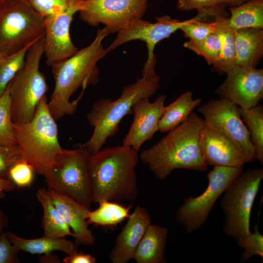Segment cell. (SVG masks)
Wrapping results in <instances>:
<instances>
[{"label": "cell", "instance_id": "2e32d148", "mask_svg": "<svg viewBox=\"0 0 263 263\" xmlns=\"http://www.w3.org/2000/svg\"><path fill=\"white\" fill-rule=\"evenodd\" d=\"M166 96L161 94L153 102L149 98L144 97L133 106L134 118L122 145L138 152L142 144L151 140L158 131L160 119L165 108Z\"/></svg>", "mask_w": 263, "mask_h": 263}, {"label": "cell", "instance_id": "ba28073f", "mask_svg": "<svg viewBox=\"0 0 263 263\" xmlns=\"http://www.w3.org/2000/svg\"><path fill=\"white\" fill-rule=\"evenodd\" d=\"M44 35V19L25 0H9L0 6V56L14 55Z\"/></svg>", "mask_w": 263, "mask_h": 263}, {"label": "cell", "instance_id": "484cf974", "mask_svg": "<svg viewBox=\"0 0 263 263\" xmlns=\"http://www.w3.org/2000/svg\"><path fill=\"white\" fill-rule=\"evenodd\" d=\"M229 26L234 30L254 28L263 29V0H249L229 8Z\"/></svg>", "mask_w": 263, "mask_h": 263}, {"label": "cell", "instance_id": "4dcf8cb0", "mask_svg": "<svg viewBox=\"0 0 263 263\" xmlns=\"http://www.w3.org/2000/svg\"><path fill=\"white\" fill-rule=\"evenodd\" d=\"M11 114V98L8 89L0 97V144L17 148V141Z\"/></svg>", "mask_w": 263, "mask_h": 263}, {"label": "cell", "instance_id": "44dd1931", "mask_svg": "<svg viewBox=\"0 0 263 263\" xmlns=\"http://www.w3.org/2000/svg\"><path fill=\"white\" fill-rule=\"evenodd\" d=\"M168 229L149 225L138 244L133 259L137 263H164Z\"/></svg>", "mask_w": 263, "mask_h": 263}, {"label": "cell", "instance_id": "836d02e7", "mask_svg": "<svg viewBox=\"0 0 263 263\" xmlns=\"http://www.w3.org/2000/svg\"><path fill=\"white\" fill-rule=\"evenodd\" d=\"M44 19L59 14L68 9L75 0H25Z\"/></svg>", "mask_w": 263, "mask_h": 263}, {"label": "cell", "instance_id": "3957f363", "mask_svg": "<svg viewBox=\"0 0 263 263\" xmlns=\"http://www.w3.org/2000/svg\"><path fill=\"white\" fill-rule=\"evenodd\" d=\"M204 126L203 119L192 112L158 142L143 150L139 155V159L161 180L175 169L206 171L208 166L199 146L200 135Z\"/></svg>", "mask_w": 263, "mask_h": 263}, {"label": "cell", "instance_id": "4fadbf2b", "mask_svg": "<svg viewBox=\"0 0 263 263\" xmlns=\"http://www.w3.org/2000/svg\"><path fill=\"white\" fill-rule=\"evenodd\" d=\"M192 19L180 21L167 15L157 17L155 22H150L142 18L134 19L126 28L117 33L116 38L106 49V53L107 54L130 41L140 40L146 44L148 57L144 66H149L156 59L154 54L156 44L180 29L181 27L191 21Z\"/></svg>", "mask_w": 263, "mask_h": 263}, {"label": "cell", "instance_id": "ac0fdd59", "mask_svg": "<svg viewBox=\"0 0 263 263\" xmlns=\"http://www.w3.org/2000/svg\"><path fill=\"white\" fill-rule=\"evenodd\" d=\"M120 232L109 258L113 263H127L133 259L135 249L146 229L151 224L149 212L137 206Z\"/></svg>", "mask_w": 263, "mask_h": 263}, {"label": "cell", "instance_id": "ee69618b", "mask_svg": "<svg viewBox=\"0 0 263 263\" xmlns=\"http://www.w3.org/2000/svg\"><path fill=\"white\" fill-rule=\"evenodd\" d=\"M9 0H0V6L7 2Z\"/></svg>", "mask_w": 263, "mask_h": 263}, {"label": "cell", "instance_id": "52a82bcc", "mask_svg": "<svg viewBox=\"0 0 263 263\" xmlns=\"http://www.w3.org/2000/svg\"><path fill=\"white\" fill-rule=\"evenodd\" d=\"M263 179V169L256 168L242 172L226 188L220 201L225 215L223 230L238 240L251 233V211Z\"/></svg>", "mask_w": 263, "mask_h": 263}, {"label": "cell", "instance_id": "d590c367", "mask_svg": "<svg viewBox=\"0 0 263 263\" xmlns=\"http://www.w3.org/2000/svg\"><path fill=\"white\" fill-rule=\"evenodd\" d=\"M20 160H23L17 147L11 148L0 144V178L8 179V173L10 167Z\"/></svg>", "mask_w": 263, "mask_h": 263}, {"label": "cell", "instance_id": "ffe728a7", "mask_svg": "<svg viewBox=\"0 0 263 263\" xmlns=\"http://www.w3.org/2000/svg\"><path fill=\"white\" fill-rule=\"evenodd\" d=\"M236 65L256 67L263 56V29L234 30Z\"/></svg>", "mask_w": 263, "mask_h": 263}, {"label": "cell", "instance_id": "83f0119b", "mask_svg": "<svg viewBox=\"0 0 263 263\" xmlns=\"http://www.w3.org/2000/svg\"><path fill=\"white\" fill-rule=\"evenodd\" d=\"M242 119L255 148L256 159L263 164V107L257 106L248 110L239 108Z\"/></svg>", "mask_w": 263, "mask_h": 263}, {"label": "cell", "instance_id": "7bdbcfd3", "mask_svg": "<svg viewBox=\"0 0 263 263\" xmlns=\"http://www.w3.org/2000/svg\"><path fill=\"white\" fill-rule=\"evenodd\" d=\"M230 0V6H236L239 5L249 0Z\"/></svg>", "mask_w": 263, "mask_h": 263}, {"label": "cell", "instance_id": "1f68e13d", "mask_svg": "<svg viewBox=\"0 0 263 263\" xmlns=\"http://www.w3.org/2000/svg\"><path fill=\"white\" fill-rule=\"evenodd\" d=\"M30 47L3 58L0 62V97L4 93L9 83L23 66L27 50Z\"/></svg>", "mask_w": 263, "mask_h": 263}, {"label": "cell", "instance_id": "d6a6232c", "mask_svg": "<svg viewBox=\"0 0 263 263\" xmlns=\"http://www.w3.org/2000/svg\"><path fill=\"white\" fill-rule=\"evenodd\" d=\"M254 232L236 241L238 245L244 249L239 258L241 263H245L257 255L263 258V236L259 230L258 223L254 225Z\"/></svg>", "mask_w": 263, "mask_h": 263}, {"label": "cell", "instance_id": "6da1fadb", "mask_svg": "<svg viewBox=\"0 0 263 263\" xmlns=\"http://www.w3.org/2000/svg\"><path fill=\"white\" fill-rule=\"evenodd\" d=\"M109 34L106 27L99 29L89 45L51 66L55 87L48 105L56 121L75 112L79 100L71 102L70 98L80 87H82L84 91L89 85L98 82L97 63L106 55L103 40Z\"/></svg>", "mask_w": 263, "mask_h": 263}, {"label": "cell", "instance_id": "cb8c5ba5", "mask_svg": "<svg viewBox=\"0 0 263 263\" xmlns=\"http://www.w3.org/2000/svg\"><path fill=\"white\" fill-rule=\"evenodd\" d=\"M36 196L43 209L41 223L44 235L53 238L73 236L70 228L54 204L47 188L43 187L38 189Z\"/></svg>", "mask_w": 263, "mask_h": 263}, {"label": "cell", "instance_id": "277c9868", "mask_svg": "<svg viewBox=\"0 0 263 263\" xmlns=\"http://www.w3.org/2000/svg\"><path fill=\"white\" fill-rule=\"evenodd\" d=\"M156 63L143 67L141 77L124 86L117 99L102 98L93 103L86 116L94 128L93 133L87 141L77 144L76 147L85 148L90 154L98 151L107 140L118 132L123 118L133 113L134 104L142 98H150L156 93L160 87V77L155 72Z\"/></svg>", "mask_w": 263, "mask_h": 263}, {"label": "cell", "instance_id": "5b68a950", "mask_svg": "<svg viewBox=\"0 0 263 263\" xmlns=\"http://www.w3.org/2000/svg\"><path fill=\"white\" fill-rule=\"evenodd\" d=\"M13 125L22 159L31 166L35 173L44 176L62 149L56 120L50 113L46 96L39 103L31 120Z\"/></svg>", "mask_w": 263, "mask_h": 263}, {"label": "cell", "instance_id": "7402d4cb", "mask_svg": "<svg viewBox=\"0 0 263 263\" xmlns=\"http://www.w3.org/2000/svg\"><path fill=\"white\" fill-rule=\"evenodd\" d=\"M226 5L215 6L212 12L221 41L219 59L213 69L222 74H226L236 65L234 30L229 25V16L225 10Z\"/></svg>", "mask_w": 263, "mask_h": 263}, {"label": "cell", "instance_id": "60d3db41", "mask_svg": "<svg viewBox=\"0 0 263 263\" xmlns=\"http://www.w3.org/2000/svg\"><path fill=\"white\" fill-rule=\"evenodd\" d=\"M38 260L41 263H60V261L56 254L53 252L42 254L38 258Z\"/></svg>", "mask_w": 263, "mask_h": 263}, {"label": "cell", "instance_id": "b9f144b4", "mask_svg": "<svg viewBox=\"0 0 263 263\" xmlns=\"http://www.w3.org/2000/svg\"><path fill=\"white\" fill-rule=\"evenodd\" d=\"M9 220L0 206V237L4 232V229L7 227Z\"/></svg>", "mask_w": 263, "mask_h": 263}, {"label": "cell", "instance_id": "f1b7e54d", "mask_svg": "<svg viewBox=\"0 0 263 263\" xmlns=\"http://www.w3.org/2000/svg\"><path fill=\"white\" fill-rule=\"evenodd\" d=\"M198 11V15L180 28L186 37L193 41L202 40L217 31L216 22L214 20L212 22L203 21L207 17L212 16L211 7Z\"/></svg>", "mask_w": 263, "mask_h": 263}, {"label": "cell", "instance_id": "4316f807", "mask_svg": "<svg viewBox=\"0 0 263 263\" xmlns=\"http://www.w3.org/2000/svg\"><path fill=\"white\" fill-rule=\"evenodd\" d=\"M96 209L89 212L87 222L103 226H113L129 216L131 207H126L114 201L104 200L98 203Z\"/></svg>", "mask_w": 263, "mask_h": 263}, {"label": "cell", "instance_id": "8992f818", "mask_svg": "<svg viewBox=\"0 0 263 263\" xmlns=\"http://www.w3.org/2000/svg\"><path fill=\"white\" fill-rule=\"evenodd\" d=\"M43 41L44 36L29 48L23 66L7 86L13 123L31 120L39 103L48 90L45 77L39 71L44 54Z\"/></svg>", "mask_w": 263, "mask_h": 263}, {"label": "cell", "instance_id": "d6986e66", "mask_svg": "<svg viewBox=\"0 0 263 263\" xmlns=\"http://www.w3.org/2000/svg\"><path fill=\"white\" fill-rule=\"evenodd\" d=\"M47 191L73 232L75 244L77 245L92 246L95 238L87 222L90 209L67 195L49 189Z\"/></svg>", "mask_w": 263, "mask_h": 263}, {"label": "cell", "instance_id": "e575fe53", "mask_svg": "<svg viewBox=\"0 0 263 263\" xmlns=\"http://www.w3.org/2000/svg\"><path fill=\"white\" fill-rule=\"evenodd\" d=\"M34 171L26 162L20 160L15 163L10 168L8 179L19 188L29 187L34 178Z\"/></svg>", "mask_w": 263, "mask_h": 263}, {"label": "cell", "instance_id": "8fae6325", "mask_svg": "<svg viewBox=\"0 0 263 263\" xmlns=\"http://www.w3.org/2000/svg\"><path fill=\"white\" fill-rule=\"evenodd\" d=\"M148 0H83L80 19L91 26L104 24L110 33H117L133 19L142 18Z\"/></svg>", "mask_w": 263, "mask_h": 263}, {"label": "cell", "instance_id": "9a60e30c", "mask_svg": "<svg viewBox=\"0 0 263 263\" xmlns=\"http://www.w3.org/2000/svg\"><path fill=\"white\" fill-rule=\"evenodd\" d=\"M83 0H75L64 12L44 19L43 51L46 64L51 66L75 54L78 49L73 43L70 29L75 14Z\"/></svg>", "mask_w": 263, "mask_h": 263}, {"label": "cell", "instance_id": "7a4b0ae2", "mask_svg": "<svg viewBox=\"0 0 263 263\" xmlns=\"http://www.w3.org/2000/svg\"><path fill=\"white\" fill-rule=\"evenodd\" d=\"M139 154L124 145L101 148L90 154L88 172L93 203L131 201L138 193Z\"/></svg>", "mask_w": 263, "mask_h": 263}, {"label": "cell", "instance_id": "f35d334b", "mask_svg": "<svg viewBox=\"0 0 263 263\" xmlns=\"http://www.w3.org/2000/svg\"><path fill=\"white\" fill-rule=\"evenodd\" d=\"M63 261L65 263H95L96 259L90 254L77 252L68 255L63 259Z\"/></svg>", "mask_w": 263, "mask_h": 263}, {"label": "cell", "instance_id": "603a6c76", "mask_svg": "<svg viewBox=\"0 0 263 263\" xmlns=\"http://www.w3.org/2000/svg\"><path fill=\"white\" fill-rule=\"evenodd\" d=\"M12 244L19 250L32 254H44L55 251L62 252L68 255L78 252V245L75 242L65 238H53L45 235L35 239H24L11 232H6Z\"/></svg>", "mask_w": 263, "mask_h": 263}, {"label": "cell", "instance_id": "d4e9b609", "mask_svg": "<svg viewBox=\"0 0 263 263\" xmlns=\"http://www.w3.org/2000/svg\"><path fill=\"white\" fill-rule=\"evenodd\" d=\"M201 99H193L191 92L187 91L180 95L174 101L166 106L160 119L158 131L168 132L184 122L200 105Z\"/></svg>", "mask_w": 263, "mask_h": 263}, {"label": "cell", "instance_id": "30bf717a", "mask_svg": "<svg viewBox=\"0 0 263 263\" xmlns=\"http://www.w3.org/2000/svg\"><path fill=\"white\" fill-rule=\"evenodd\" d=\"M244 167L214 166L207 175L208 183L204 191L184 199L175 219L187 232L191 234L202 227L217 200L243 172Z\"/></svg>", "mask_w": 263, "mask_h": 263}, {"label": "cell", "instance_id": "ab89813d", "mask_svg": "<svg viewBox=\"0 0 263 263\" xmlns=\"http://www.w3.org/2000/svg\"><path fill=\"white\" fill-rule=\"evenodd\" d=\"M16 186L9 179L0 178V199H4L6 196V192L13 191Z\"/></svg>", "mask_w": 263, "mask_h": 263}, {"label": "cell", "instance_id": "f6af8a7d", "mask_svg": "<svg viewBox=\"0 0 263 263\" xmlns=\"http://www.w3.org/2000/svg\"><path fill=\"white\" fill-rule=\"evenodd\" d=\"M3 57H1V56H0V62L2 61V60L3 59Z\"/></svg>", "mask_w": 263, "mask_h": 263}, {"label": "cell", "instance_id": "5bb4252c", "mask_svg": "<svg viewBox=\"0 0 263 263\" xmlns=\"http://www.w3.org/2000/svg\"><path fill=\"white\" fill-rule=\"evenodd\" d=\"M215 90L220 98H225L243 110L257 106L263 98V69L235 65Z\"/></svg>", "mask_w": 263, "mask_h": 263}, {"label": "cell", "instance_id": "9c48e42d", "mask_svg": "<svg viewBox=\"0 0 263 263\" xmlns=\"http://www.w3.org/2000/svg\"><path fill=\"white\" fill-rule=\"evenodd\" d=\"M90 155L84 148H62L44 176L46 188L67 195L90 209L93 203L88 172Z\"/></svg>", "mask_w": 263, "mask_h": 263}, {"label": "cell", "instance_id": "74e56055", "mask_svg": "<svg viewBox=\"0 0 263 263\" xmlns=\"http://www.w3.org/2000/svg\"><path fill=\"white\" fill-rule=\"evenodd\" d=\"M230 0H177V7L182 11H188L224 4L230 5Z\"/></svg>", "mask_w": 263, "mask_h": 263}, {"label": "cell", "instance_id": "7c38bea8", "mask_svg": "<svg viewBox=\"0 0 263 263\" xmlns=\"http://www.w3.org/2000/svg\"><path fill=\"white\" fill-rule=\"evenodd\" d=\"M198 111L204 116L205 126L223 133L239 146L246 163L256 159L255 148L237 106L225 98L212 99L199 107Z\"/></svg>", "mask_w": 263, "mask_h": 263}, {"label": "cell", "instance_id": "8d00e7d4", "mask_svg": "<svg viewBox=\"0 0 263 263\" xmlns=\"http://www.w3.org/2000/svg\"><path fill=\"white\" fill-rule=\"evenodd\" d=\"M19 250L9 240L6 232L0 237V263H18Z\"/></svg>", "mask_w": 263, "mask_h": 263}, {"label": "cell", "instance_id": "f546056e", "mask_svg": "<svg viewBox=\"0 0 263 263\" xmlns=\"http://www.w3.org/2000/svg\"><path fill=\"white\" fill-rule=\"evenodd\" d=\"M183 46L203 56L209 65H212L213 68L217 65L221 48V39L217 31L202 40H189Z\"/></svg>", "mask_w": 263, "mask_h": 263}, {"label": "cell", "instance_id": "e0dca14e", "mask_svg": "<svg viewBox=\"0 0 263 263\" xmlns=\"http://www.w3.org/2000/svg\"><path fill=\"white\" fill-rule=\"evenodd\" d=\"M199 146L208 166L239 167L246 163L242 150L231 139L205 125L200 133Z\"/></svg>", "mask_w": 263, "mask_h": 263}]
</instances>
